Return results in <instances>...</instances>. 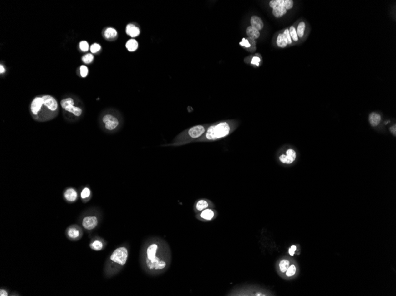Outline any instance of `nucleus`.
Instances as JSON below:
<instances>
[{"label":"nucleus","mask_w":396,"mask_h":296,"mask_svg":"<svg viewBox=\"0 0 396 296\" xmlns=\"http://www.w3.org/2000/svg\"><path fill=\"white\" fill-rule=\"evenodd\" d=\"M230 125L227 122H221L209 127L204 136L196 141H211L219 140L228 135L231 132Z\"/></svg>","instance_id":"f257e3e1"},{"label":"nucleus","mask_w":396,"mask_h":296,"mask_svg":"<svg viewBox=\"0 0 396 296\" xmlns=\"http://www.w3.org/2000/svg\"><path fill=\"white\" fill-rule=\"evenodd\" d=\"M206 132L205 127L201 125L194 126L188 129L186 134L179 135L171 145H181L190 142V140L197 139L202 137Z\"/></svg>","instance_id":"f03ea898"},{"label":"nucleus","mask_w":396,"mask_h":296,"mask_svg":"<svg viewBox=\"0 0 396 296\" xmlns=\"http://www.w3.org/2000/svg\"><path fill=\"white\" fill-rule=\"evenodd\" d=\"M269 6L273 9L272 14L276 18H281L287 14V10L292 8L294 1L292 0H272Z\"/></svg>","instance_id":"7ed1b4c3"},{"label":"nucleus","mask_w":396,"mask_h":296,"mask_svg":"<svg viewBox=\"0 0 396 296\" xmlns=\"http://www.w3.org/2000/svg\"><path fill=\"white\" fill-rule=\"evenodd\" d=\"M128 258V251L126 248L122 246L116 249L110 257V260L120 266H124Z\"/></svg>","instance_id":"20e7f679"},{"label":"nucleus","mask_w":396,"mask_h":296,"mask_svg":"<svg viewBox=\"0 0 396 296\" xmlns=\"http://www.w3.org/2000/svg\"><path fill=\"white\" fill-rule=\"evenodd\" d=\"M74 100L71 98H68L61 101V105L65 111L73 114L77 117H79L82 114V109L77 106H74Z\"/></svg>","instance_id":"39448f33"},{"label":"nucleus","mask_w":396,"mask_h":296,"mask_svg":"<svg viewBox=\"0 0 396 296\" xmlns=\"http://www.w3.org/2000/svg\"><path fill=\"white\" fill-rule=\"evenodd\" d=\"M146 264L150 270H161L165 268L167 265V264L164 261L161 260L157 257L153 260H149L146 258Z\"/></svg>","instance_id":"423d86ee"},{"label":"nucleus","mask_w":396,"mask_h":296,"mask_svg":"<svg viewBox=\"0 0 396 296\" xmlns=\"http://www.w3.org/2000/svg\"><path fill=\"white\" fill-rule=\"evenodd\" d=\"M103 122L105 124V127L108 130H113L119 125V121L112 115L108 114L103 118Z\"/></svg>","instance_id":"0eeeda50"},{"label":"nucleus","mask_w":396,"mask_h":296,"mask_svg":"<svg viewBox=\"0 0 396 296\" xmlns=\"http://www.w3.org/2000/svg\"><path fill=\"white\" fill-rule=\"evenodd\" d=\"M98 225V219L95 216H88L83 218L82 226L87 230L94 229Z\"/></svg>","instance_id":"6e6552de"},{"label":"nucleus","mask_w":396,"mask_h":296,"mask_svg":"<svg viewBox=\"0 0 396 296\" xmlns=\"http://www.w3.org/2000/svg\"><path fill=\"white\" fill-rule=\"evenodd\" d=\"M43 99V105L47 107L52 111H56L58 108V103L56 99L50 95H44L42 96Z\"/></svg>","instance_id":"1a4fd4ad"},{"label":"nucleus","mask_w":396,"mask_h":296,"mask_svg":"<svg viewBox=\"0 0 396 296\" xmlns=\"http://www.w3.org/2000/svg\"><path fill=\"white\" fill-rule=\"evenodd\" d=\"M287 155L282 154L279 157V160L283 163L291 164L296 158V153L293 149H288L287 151Z\"/></svg>","instance_id":"9d476101"},{"label":"nucleus","mask_w":396,"mask_h":296,"mask_svg":"<svg viewBox=\"0 0 396 296\" xmlns=\"http://www.w3.org/2000/svg\"><path fill=\"white\" fill-rule=\"evenodd\" d=\"M43 105V99L42 97H36L31 104V111L34 115H38Z\"/></svg>","instance_id":"9b49d317"},{"label":"nucleus","mask_w":396,"mask_h":296,"mask_svg":"<svg viewBox=\"0 0 396 296\" xmlns=\"http://www.w3.org/2000/svg\"><path fill=\"white\" fill-rule=\"evenodd\" d=\"M159 246L157 244H153L149 246L147 249V258L149 260H153L157 257V252Z\"/></svg>","instance_id":"f8f14e48"},{"label":"nucleus","mask_w":396,"mask_h":296,"mask_svg":"<svg viewBox=\"0 0 396 296\" xmlns=\"http://www.w3.org/2000/svg\"><path fill=\"white\" fill-rule=\"evenodd\" d=\"M250 24L251 27H253V28H255V29L259 31L261 30L264 27V24L262 20L260 18V17L256 16H253L251 17Z\"/></svg>","instance_id":"ddd939ff"},{"label":"nucleus","mask_w":396,"mask_h":296,"mask_svg":"<svg viewBox=\"0 0 396 296\" xmlns=\"http://www.w3.org/2000/svg\"><path fill=\"white\" fill-rule=\"evenodd\" d=\"M126 33L132 37H135L138 36L140 34V30L134 24H129L126 26Z\"/></svg>","instance_id":"4468645a"},{"label":"nucleus","mask_w":396,"mask_h":296,"mask_svg":"<svg viewBox=\"0 0 396 296\" xmlns=\"http://www.w3.org/2000/svg\"><path fill=\"white\" fill-rule=\"evenodd\" d=\"M64 196L68 201H74L77 198V193L74 189L69 188L65 191Z\"/></svg>","instance_id":"2eb2a0df"},{"label":"nucleus","mask_w":396,"mask_h":296,"mask_svg":"<svg viewBox=\"0 0 396 296\" xmlns=\"http://www.w3.org/2000/svg\"><path fill=\"white\" fill-rule=\"evenodd\" d=\"M246 33L250 39H257L260 37V32L251 26H249L246 30Z\"/></svg>","instance_id":"dca6fc26"},{"label":"nucleus","mask_w":396,"mask_h":296,"mask_svg":"<svg viewBox=\"0 0 396 296\" xmlns=\"http://www.w3.org/2000/svg\"><path fill=\"white\" fill-rule=\"evenodd\" d=\"M81 232L80 229L76 227H71L69 228L67 231V235L68 237L71 239L75 240L80 237Z\"/></svg>","instance_id":"f3484780"},{"label":"nucleus","mask_w":396,"mask_h":296,"mask_svg":"<svg viewBox=\"0 0 396 296\" xmlns=\"http://www.w3.org/2000/svg\"><path fill=\"white\" fill-rule=\"evenodd\" d=\"M369 121L373 127H376L379 125L381 121V117L379 114L372 112L370 114L369 117Z\"/></svg>","instance_id":"a211bd4d"},{"label":"nucleus","mask_w":396,"mask_h":296,"mask_svg":"<svg viewBox=\"0 0 396 296\" xmlns=\"http://www.w3.org/2000/svg\"><path fill=\"white\" fill-rule=\"evenodd\" d=\"M214 215H215L214 212L212 209H206L202 212L200 216L201 218H203L205 220L210 221L214 218Z\"/></svg>","instance_id":"6ab92c4d"},{"label":"nucleus","mask_w":396,"mask_h":296,"mask_svg":"<svg viewBox=\"0 0 396 296\" xmlns=\"http://www.w3.org/2000/svg\"><path fill=\"white\" fill-rule=\"evenodd\" d=\"M117 34L118 33H117L116 30L114 28H112V27L106 28V30L104 31V36L105 38L107 39H114V37L117 36Z\"/></svg>","instance_id":"aec40b11"},{"label":"nucleus","mask_w":396,"mask_h":296,"mask_svg":"<svg viewBox=\"0 0 396 296\" xmlns=\"http://www.w3.org/2000/svg\"><path fill=\"white\" fill-rule=\"evenodd\" d=\"M138 44L136 40L132 39L129 40L126 44V47L127 48V49L129 51H136L138 49Z\"/></svg>","instance_id":"412c9836"},{"label":"nucleus","mask_w":396,"mask_h":296,"mask_svg":"<svg viewBox=\"0 0 396 296\" xmlns=\"http://www.w3.org/2000/svg\"><path fill=\"white\" fill-rule=\"evenodd\" d=\"M277 46L281 47V48H284L285 47H287V46L288 45V42L287 41V40L285 39V37H284L283 34H279L277 37Z\"/></svg>","instance_id":"4be33fe9"},{"label":"nucleus","mask_w":396,"mask_h":296,"mask_svg":"<svg viewBox=\"0 0 396 296\" xmlns=\"http://www.w3.org/2000/svg\"><path fill=\"white\" fill-rule=\"evenodd\" d=\"M90 247L93 250L97 251H101L103 248V244L100 240H94L90 244Z\"/></svg>","instance_id":"5701e85b"},{"label":"nucleus","mask_w":396,"mask_h":296,"mask_svg":"<svg viewBox=\"0 0 396 296\" xmlns=\"http://www.w3.org/2000/svg\"><path fill=\"white\" fill-rule=\"evenodd\" d=\"M305 29H306V24L305 22H301L299 23L297 30V33L298 35V37L300 38H302V37L304 36V32H305Z\"/></svg>","instance_id":"b1692460"},{"label":"nucleus","mask_w":396,"mask_h":296,"mask_svg":"<svg viewBox=\"0 0 396 296\" xmlns=\"http://www.w3.org/2000/svg\"><path fill=\"white\" fill-rule=\"evenodd\" d=\"M208 206H209V204L208 201L205 200H200L199 201L197 202L196 205V209L198 211H203Z\"/></svg>","instance_id":"393cba45"},{"label":"nucleus","mask_w":396,"mask_h":296,"mask_svg":"<svg viewBox=\"0 0 396 296\" xmlns=\"http://www.w3.org/2000/svg\"><path fill=\"white\" fill-rule=\"evenodd\" d=\"M279 267L282 273H285L289 267V261L287 260H283L279 263Z\"/></svg>","instance_id":"a878e982"},{"label":"nucleus","mask_w":396,"mask_h":296,"mask_svg":"<svg viewBox=\"0 0 396 296\" xmlns=\"http://www.w3.org/2000/svg\"><path fill=\"white\" fill-rule=\"evenodd\" d=\"M289 34L291 36L292 40H293V41H297L298 40V37L297 33V30L294 27L291 26L289 29Z\"/></svg>","instance_id":"bb28decb"},{"label":"nucleus","mask_w":396,"mask_h":296,"mask_svg":"<svg viewBox=\"0 0 396 296\" xmlns=\"http://www.w3.org/2000/svg\"><path fill=\"white\" fill-rule=\"evenodd\" d=\"M82 60L83 62H84L86 64H89L93 61L94 56L91 53H87L84 56H83Z\"/></svg>","instance_id":"cd10ccee"},{"label":"nucleus","mask_w":396,"mask_h":296,"mask_svg":"<svg viewBox=\"0 0 396 296\" xmlns=\"http://www.w3.org/2000/svg\"><path fill=\"white\" fill-rule=\"evenodd\" d=\"M296 273V267L294 265H289V268L286 271V275L288 277H292L293 275H294Z\"/></svg>","instance_id":"c85d7f7f"},{"label":"nucleus","mask_w":396,"mask_h":296,"mask_svg":"<svg viewBox=\"0 0 396 296\" xmlns=\"http://www.w3.org/2000/svg\"><path fill=\"white\" fill-rule=\"evenodd\" d=\"M90 196V190L88 187H85L81 193V197L83 199H86Z\"/></svg>","instance_id":"c756f323"},{"label":"nucleus","mask_w":396,"mask_h":296,"mask_svg":"<svg viewBox=\"0 0 396 296\" xmlns=\"http://www.w3.org/2000/svg\"><path fill=\"white\" fill-rule=\"evenodd\" d=\"M79 70H80V75L83 78H85L89 72V70L88 68L84 65H82L79 67Z\"/></svg>","instance_id":"7c9ffc66"},{"label":"nucleus","mask_w":396,"mask_h":296,"mask_svg":"<svg viewBox=\"0 0 396 296\" xmlns=\"http://www.w3.org/2000/svg\"><path fill=\"white\" fill-rule=\"evenodd\" d=\"M80 49L83 51H87L89 49V45L86 41H81L79 43Z\"/></svg>","instance_id":"2f4dec72"},{"label":"nucleus","mask_w":396,"mask_h":296,"mask_svg":"<svg viewBox=\"0 0 396 296\" xmlns=\"http://www.w3.org/2000/svg\"><path fill=\"white\" fill-rule=\"evenodd\" d=\"M282 34H283L284 37H285V39L287 40V41L288 42V45L291 44L292 43V39L291 37V36L289 34V32L288 29L285 30V31L283 32V33Z\"/></svg>","instance_id":"473e14b6"},{"label":"nucleus","mask_w":396,"mask_h":296,"mask_svg":"<svg viewBox=\"0 0 396 296\" xmlns=\"http://www.w3.org/2000/svg\"><path fill=\"white\" fill-rule=\"evenodd\" d=\"M101 49V46L100 45L97 44V43H94L91 46L90 51L91 53H96L97 52H98Z\"/></svg>","instance_id":"72a5a7b5"},{"label":"nucleus","mask_w":396,"mask_h":296,"mask_svg":"<svg viewBox=\"0 0 396 296\" xmlns=\"http://www.w3.org/2000/svg\"><path fill=\"white\" fill-rule=\"evenodd\" d=\"M240 44L241 46H244L246 47H249L250 46V45H251V44L249 43V41L245 39H243V41L241 42Z\"/></svg>","instance_id":"f704fd0d"},{"label":"nucleus","mask_w":396,"mask_h":296,"mask_svg":"<svg viewBox=\"0 0 396 296\" xmlns=\"http://www.w3.org/2000/svg\"><path fill=\"white\" fill-rule=\"evenodd\" d=\"M296 250H297V247H296V246H292L291 247V248L289 250V254L291 256H293V255H294L295 251H296Z\"/></svg>","instance_id":"c9c22d12"},{"label":"nucleus","mask_w":396,"mask_h":296,"mask_svg":"<svg viewBox=\"0 0 396 296\" xmlns=\"http://www.w3.org/2000/svg\"><path fill=\"white\" fill-rule=\"evenodd\" d=\"M390 130L391 133L392 134H393V135H394V136H396V125H393V127H390Z\"/></svg>","instance_id":"e433bc0d"},{"label":"nucleus","mask_w":396,"mask_h":296,"mask_svg":"<svg viewBox=\"0 0 396 296\" xmlns=\"http://www.w3.org/2000/svg\"><path fill=\"white\" fill-rule=\"evenodd\" d=\"M259 61H260V59H259V57H254V58L253 59V61H252V62H251V63H252L253 64H256L257 66H259Z\"/></svg>","instance_id":"4c0bfd02"},{"label":"nucleus","mask_w":396,"mask_h":296,"mask_svg":"<svg viewBox=\"0 0 396 296\" xmlns=\"http://www.w3.org/2000/svg\"><path fill=\"white\" fill-rule=\"evenodd\" d=\"M0 296H8V293L7 291L5 290H3L1 289L0 290Z\"/></svg>","instance_id":"58836bf2"},{"label":"nucleus","mask_w":396,"mask_h":296,"mask_svg":"<svg viewBox=\"0 0 396 296\" xmlns=\"http://www.w3.org/2000/svg\"><path fill=\"white\" fill-rule=\"evenodd\" d=\"M4 72H5L4 67L2 65H0V72H1V73H4Z\"/></svg>","instance_id":"ea45409f"}]
</instances>
